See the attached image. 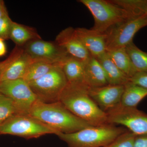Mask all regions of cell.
I'll return each instance as SVG.
<instances>
[{"label":"cell","mask_w":147,"mask_h":147,"mask_svg":"<svg viewBox=\"0 0 147 147\" xmlns=\"http://www.w3.org/2000/svg\"><path fill=\"white\" fill-rule=\"evenodd\" d=\"M137 136L128 130L110 144L102 147H133Z\"/></svg>","instance_id":"cell-24"},{"label":"cell","mask_w":147,"mask_h":147,"mask_svg":"<svg viewBox=\"0 0 147 147\" xmlns=\"http://www.w3.org/2000/svg\"><path fill=\"white\" fill-rule=\"evenodd\" d=\"M107 52L116 66L129 79L137 72L127 53L125 47Z\"/></svg>","instance_id":"cell-20"},{"label":"cell","mask_w":147,"mask_h":147,"mask_svg":"<svg viewBox=\"0 0 147 147\" xmlns=\"http://www.w3.org/2000/svg\"><path fill=\"white\" fill-rule=\"evenodd\" d=\"M58 65L50 63L45 61L33 59L22 79L28 84L34 82L44 76L55 66Z\"/></svg>","instance_id":"cell-21"},{"label":"cell","mask_w":147,"mask_h":147,"mask_svg":"<svg viewBox=\"0 0 147 147\" xmlns=\"http://www.w3.org/2000/svg\"><path fill=\"white\" fill-rule=\"evenodd\" d=\"M125 49L137 72L147 73V53L140 50L133 42L127 45Z\"/></svg>","instance_id":"cell-22"},{"label":"cell","mask_w":147,"mask_h":147,"mask_svg":"<svg viewBox=\"0 0 147 147\" xmlns=\"http://www.w3.org/2000/svg\"><path fill=\"white\" fill-rule=\"evenodd\" d=\"M76 35L93 57L97 59L107 52L106 33H101L91 29L75 28Z\"/></svg>","instance_id":"cell-13"},{"label":"cell","mask_w":147,"mask_h":147,"mask_svg":"<svg viewBox=\"0 0 147 147\" xmlns=\"http://www.w3.org/2000/svg\"><path fill=\"white\" fill-rule=\"evenodd\" d=\"M0 92L13 101L17 114L29 115L38 100L29 84L23 79L5 80L0 83Z\"/></svg>","instance_id":"cell-8"},{"label":"cell","mask_w":147,"mask_h":147,"mask_svg":"<svg viewBox=\"0 0 147 147\" xmlns=\"http://www.w3.org/2000/svg\"><path fill=\"white\" fill-rule=\"evenodd\" d=\"M124 86L108 84L98 87H89L90 96L102 110L107 113L118 105Z\"/></svg>","instance_id":"cell-11"},{"label":"cell","mask_w":147,"mask_h":147,"mask_svg":"<svg viewBox=\"0 0 147 147\" xmlns=\"http://www.w3.org/2000/svg\"><path fill=\"white\" fill-rule=\"evenodd\" d=\"M61 67L68 84H86L85 63L83 61L69 56L62 64Z\"/></svg>","instance_id":"cell-14"},{"label":"cell","mask_w":147,"mask_h":147,"mask_svg":"<svg viewBox=\"0 0 147 147\" xmlns=\"http://www.w3.org/2000/svg\"><path fill=\"white\" fill-rule=\"evenodd\" d=\"M58 133L29 115L16 114L0 125V134H9L26 139Z\"/></svg>","instance_id":"cell-5"},{"label":"cell","mask_w":147,"mask_h":147,"mask_svg":"<svg viewBox=\"0 0 147 147\" xmlns=\"http://www.w3.org/2000/svg\"><path fill=\"white\" fill-rule=\"evenodd\" d=\"M12 22L8 13L0 18V38L4 40L9 39Z\"/></svg>","instance_id":"cell-26"},{"label":"cell","mask_w":147,"mask_h":147,"mask_svg":"<svg viewBox=\"0 0 147 147\" xmlns=\"http://www.w3.org/2000/svg\"><path fill=\"white\" fill-rule=\"evenodd\" d=\"M7 53V47L4 40L0 38V57L5 55Z\"/></svg>","instance_id":"cell-30"},{"label":"cell","mask_w":147,"mask_h":147,"mask_svg":"<svg viewBox=\"0 0 147 147\" xmlns=\"http://www.w3.org/2000/svg\"><path fill=\"white\" fill-rule=\"evenodd\" d=\"M94 19L93 30L105 33L109 29L129 18L139 16L113 2L112 0H80Z\"/></svg>","instance_id":"cell-4"},{"label":"cell","mask_w":147,"mask_h":147,"mask_svg":"<svg viewBox=\"0 0 147 147\" xmlns=\"http://www.w3.org/2000/svg\"><path fill=\"white\" fill-rule=\"evenodd\" d=\"M137 6L142 14L147 15V0H137Z\"/></svg>","instance_id":"cell-29"},{"label":"cell","mask_w":147,"mask_h":147,"mask_svg":"<svg viewBox=\"0 0 147 147\" xmlns=\"http://www.w3.org/2000/svg\"><path fill=\"white\" fill-rule=\"evenodd\" d=\"M133 147H147V134L137 136Z\"/></svg>","instance_id":"cell-28"},{"label":"cell","mask_w":147,"mask_h":147,"mask_svg":"<svg viewBox=\"0 0 147 147\" xmlns=\"http://www.w3.org/2000/svg\"><path fill=\"white\" fill-rule=\"evenodd\" d=\"M55 42L69 55L85 63L91 57L76 35L75 29L72 27H68L61 31L56 37Z\"/></svg>","instance_id":"cell-12"},{"label":"cell","mask_w":147,"mask_h":147,"mask_svg":"<svg viewBox=\"0 0 147 147\" xmlns=\"http://www.w3.org/2000/svg\"><path fill=\"white\" fill-rule=\"evenodd\" d=\"M119 105L127 108H137L139 102L147 96V90L129 81L124 85Z\"/></svg>","instance_id":"cell-19"},{"label":"cell","mask_w":147,"mask_h":147,"mask_svg":"<svg viewBox=\"0 0 147 147\" xmlns=\"http://www.w3.org/2000/svg\"><path fill=\"white\" fill-rule=\"evenodd\" d=\"M29 115L58 133L69 134L93 126L74 115L59 101L45 103L38 100Z\"/></svg>","instance_id":"cell-2"},{"label":"cell","mask_w":147,"mask_h":147,"mask_svg":"<svg viewBox=\"0 0 147 147\" xmlns=\"http://www.w3.org/2000/svg\"><path fill=\"white\" fill-rule=\"evenodd\" d=\"M108 123L126 127L136 135L147 134V114L137 108L117 105L106 113Z\"/></svg>","instance_id":"cell-9"},{"label":"cell","mask_w":147,"mask_h":147,"mask_svg":"<svg viewBox=\"0 0 147 147\" xmlns=\"http://www.w3.org/2000/svg\"><path fill=\"white\" fill-rule=\"evenodd\" d=\"M9 39L16 44V46L22 47L32 40L41 38L35 29L13 21Z\"/></svg>","instance_id":"cell-18"},{"label":"cell","mask_w":147,"mask_h":147,"mask_svg":"<svg viewBox=\"0 0 147 147\" xmlns=\"http://www.w3.org/2000/svg\"><path fill=\"white\" fill-rule=\"evenodd\" d=\"M16 114L17 112L13 101L0 92V125Z\"/></svg>","instance_id":"cell-23"},{"label":"cell","mask_w":147,"mask_h":147,"mask_svg":"<svg viewBox=\"0 0 147 147\" xmlns=\"http://www.w3.org/2000/svg\"><path fill=\"white\" fill-rule=\"evenodd\" d=\"M8 13L3 1L0 0V18Z\"/></svg>","instance_id":"cell-31"},{"label":"cell","mask_w":147,"mask_h":147,"mask_svg":"<svg viewBox=\"0 0 147 147\" xmlns=\"http://www.w3.org/2000/svg\"><path fill=\"white\" fill-rule=\"evenodd\" d=\"M24 51L34 60L62 65L70 55L56 42L41 39L32 40L24 45Z\"/></svg>","instance_id":"cell-10"},{"label":"cell","mask_w":147,"mask_h":147,"mask_svg":"<svg viewBox=\"0 0 147 147\" xmlns=\"http://www.w3.org/2000/svg\"><path fill=\"white\" fill-rule=\"evenodd\" d=\"M23 51L24 48L16 46L8 57L2 61H0V83L1 82L2 78L4 72L12 63L13 61L16 60L18 56L21 55Z\"/></svg>","instance_id":"cell-25"},{"label":"cell","mask_w":147,"mask_h":147,"mask_svg":"<svg viewBox=\"0 0 147 147\" xmlns=\"http://www.w3.org/2000/svg\"><path fill=\"white\" fill-rule=\"evenodd\" d=\"M128 130L123 127L107 123L83 129L69 134L59 133V138L68 147H102Z\"/></svg>","instance_id":"cell-3"},{"label":"cell","mask_w":147,"mask_h":147,"mask_svg":"<svg viewBox=\"0 0 147 147\" xmlns=\"http://www.w3.org/2000/svg\"><path fill=\"white\" fill-rule=\"evenodd\" d=\"M147 26V15L134 16L115 25L106 32L107 52L125 47L133 42L137 32Z\"/></svg>","instance_id":"cell-7"},{"label":"cell","mask_w":147,"mask_h":147,"mask_svg":"<svg viewBox=\"0 0 147 147\" xmlns=\"http://www.w3.org/2000/svg\"><path fill=\"white\" fill-rule=\"evenodd\" d=\"M67 83L61 65H58L44 76L28 84L38 100L50 103L59 101Z\"/></svg>","instance_id":"cell-6"},{"label":"cell","mask_w":147,"mask_h":147,"mask_svg":"<svg viewBox=\"0 0 147 147\" xmlns=\"http://www.w3.org/2000/svg\"><path fill=\"white\" fill-rule=\"evenodd\" d=\"M85 82L88 86L92 88L108 84L102 66L97 59L92 56L85 63Z\"/></svg>","instance_id":"cell-15"},{"label":"cell","mask_w":147,"mask_h":147,"mask_svg":"<svg viewBox=\"0 0 147 147\" xmlns=\"http://www.w3.org/2000/svg\"><path fill=\"white\" fill-rule=\"evenodd\" d=\"M33 59L26 53L23 51L4 72L1 82L5 80L22 79Z\"/></svg>","instance_id":"cell-17"},{"label":"cell","mask_w":147,"mask_h":147,"mask_svg":"<svg viewBox=\"0 0 147 147\" xmlns=\"http://www.w3.org/2000/svg\"><path fill=\"white\" fill-rule=\"evenodd\" d=\"M129 81L147 90V73L137 72L129 79Z\"/></svg>","instance_id":"cell-27"},{"label":"cell","mask_w":147,"mask_h":147,"mask_svg":"<svg viewBox=\"0 0 147 147\" xmlns=\"http://www.w3.org/2000/svg\"><path fill=\"white\" fill-rule=\"evenodd\" d=\"M89 87L86 84L67 83L59 101L74 115L92 126L108 123L107 114L90 96Z\"/></svg>","instance_id":"cell-1"},{"label":"cell","mask_w":147,"mask_h":147,"mask_svg":"<svg viewBox=\"0 0 147 147\" xmlns=\"http://www.w3.org/2000/svg\"><path fill=\"white\" fill-rule=\"evenodd\" d=\"M96 59L104 70L108 84L124 86L129 82V78L116 66L107 52Z\"/></svg>","instance_id":"cell-16"}]
</instances>
